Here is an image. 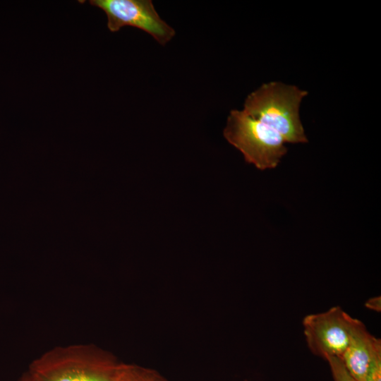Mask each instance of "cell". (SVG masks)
Returning a JSON list of instances; mask_svg holds the SVG:
<instances>
[{
    "label": "cell",
    "instance_id": "7a4b0ae2",
    "mask_svg": "<svg viewBox=\"0 0 381 381\" xmlns=\"http://www.w3.org/2000/svg\"><path fill=\"white\" fill-rule=\"evenodd\" d=\"M225 139L260 170L276 168L286 154L284 138L276 131L248 115L233 109L224 130Z\"/></svg>",
    "mask_w": 381,
    "mask_h": 381
},
{
    "label": "cell",
    "instance_id": "5b68a950",
    "mask_svg": "<svg viewBox=\"0 0 381 381\" xmlns=\"http://www.w3.org/2000/svg\"><path fill=\"white\" fill-rule=\"evenodd\" d=\"M90 4L104 11L111 32L124 26L134 27L150 34L162 45L175 35L174 29L160 18L150 0H91Z\"/></svg>",
    "mask_w": 381,
    "mask_h": 381
},
{
    "label": "cell",
    "instance_id": "30bf717a",
    "mask_svg": "<svg viewBox=\"0 0 381 381\" xmlns=\"http://www.w3.org/2000/svg\"><path fill=\"white\" fill-rule=\"evenodd\" d=\"M365 306L367 308L376 311L380 312L381 310V298L380 296H375L369 298L365 303Z\"/></svg>",
    "mask_w": 381,
    "mask_h": 381
},
{
    "label": "cell",
    "instance_id": "277c9868",
    "mask_svg": "<svg viewBox=\"0 0 381 381\" xmlns=\"http://www.w3.org/2000/svg\"><path fill=\"white\" fill-rule=\"evenodd\" d=\"M122 364L104 354L67 355L37 361L30 371L41 381H115Z\"/></svg>",
    "mask_w": 381,
    "mask_h": 381
},
{
    "label": "cell",
    "instance_id": "8992f818",
    "mask_svg": "<svg viewBox=\"0 0 381 381\" xmlns=\"http://www.w3.org/2000/svg\"><path fill=\"white\" fill-rule=\"evenodd\" d=\"M380 356L381 340L371 334L361 322L339 359L355 380L364 381L370 366Z\"/></svg>",
    "mask_w": 381,
    "mask_h": 381
},
{
    "label": "cell",
    "instance_id": "8fae6325",
    "mask_svg": "<svg viewBox=\"0 0 381 381\" xmlns=\"http://www.w3.org/2000/svg\"><path fill=\"white\" fill-rule=\"evenodd\" d=\"M19 381H41L37 376H36L31 371L25 373Z\"/></svg>",
    "mask_w": 381,
    "mask_h": 381
},
{
    "label": "cell",
    "instance_id": "3957f363",
    "mask_svg": "<svg viewBox=\"0 0 381 381\" xmlns=\"http://www.w3.org/2000/svg\"><path fill=\"white\" fill-rule=\"evenodd\" d=\"M361 322L339 306L308 315L303 320L307 345L314 355L326 361L341 358Z\"/></svg>",
    "mask_w": 381,
    "mask_h": 381
},
{
    "label": "cell",
    "instance_id": "6da1fadb",
    "mask_svg": "<svg viewBox=\"0 0 381 381\" xmlns=\"http://www.w3.org/2000/svg\"><path fill=\"white\" fill-rule=\"evenodd\" d=\"M307 95L306 90L296 85L269 82L248 95L243 110L276 131L285 143H305L308 138L299 109Z\"/></svg>",
    "mask_w": 381,
    "mask_h": 381
},
{
    "label": "cell",
    "instance_id": "ba28073f",
    "mask_svg": "<svg viewBox=\"0 0 381 381\" xmlns=\"http://www.w3.org/2000/svg\"><path fill=\"white\" fill-rule=\"evenodd\" d=\"M327 361L329 365L334 381H357L346 370L339 358L332 357Z\"/></svg>",
    "mask_w": 381,
    "mask_h": 381
},
{
    "label": "cell",
    "instance_id": "9c48e42d",
    "mask_svg": "<svg viewBox=\"0 0 381 381\" xmlns=\"http://www.w3.org/2000/svg\"><path fill=\"white\" fill-rule=\"evenodd\" d=\"M364 381H381V356L373 362Z\"/></svg>",
    "mask_w": 381,
    "mask_h": 381
},
{
    "label": "cell",
    "instance_id": "52a82bcc",
    "mask_svg": "<svg viewBox=\"0 0 381 381\" xmlns=\"http://www.w3.org/2000/svg\"><path fill=\"white\" fill-rule=\"evenodd\" d=\"M115 381H168L157 370L136 365L122 364Z\"/></svg>",
    "mask_w": 381,
    "mask_h": 381
}]
</instances>
